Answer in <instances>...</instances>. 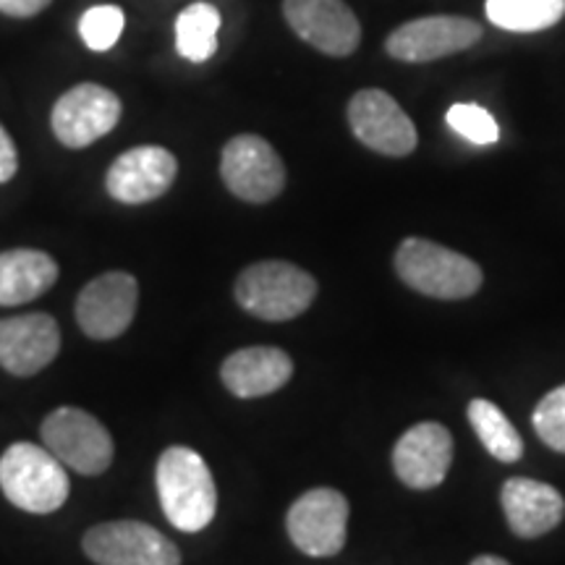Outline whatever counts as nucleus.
I'll list each match as a JSON object with an SVG mask.
<instances>
[{"instance_id": "nucleus-1", "label": "nucleus", "mask_w": 565, "mask_h": 565, "mask_svg": "<svg viewBox=\"0 0 565 565\" xmlns=\"http://www.w3.org/2000/svg\"><path fill=\"white\" fill-rule=\"evenodd\" d=\"M158 494L166 519L181 532H202L212 524L217 511L215 479L210 466L196 450L173 445L158 461Z\"/></svg>"}, {"instance_id": "nucleus-2", "label": "nucleus", "mask_w": 565, "mask_h": 565, "mask_svg": "<svg viewBox=\"0 0 565 565\" xmlns=\"http://www.w3.org/2000/svg\"><path fill=\"white\" fill-rule=\"evenodd\" d=\"M393 265L408 288L443 301L469 299L484 280L482 267L475 259L419 236L406 238L395 249Z\"/></svg>"}, {"instance_id": "nucleus-3", "label": "nucleus", "mask_w": 565, "mask_h": 565, "mask_svg": "<svg viewBox=\"0 0 565 565\" xmlns=\"http://www.w3.org/2000/svg\"><path fill=\"white\" fill-rule=\"evenodd\" d=\"M238 307L267 322H286L307 312L317 296V280L301 267L282 259H265L238 275Z\"/></svg>"}, {"instance_id": "nucleus-4", "label": "nucleus", "mask_w": 565, "mask_h": 565, "mask_svg": "<svg viewBox=\"0 0 565 565\" xmlns=\"http://www.w3.org/2000/svg\"><path fill=\"white\" fill-rule=\"evenodd\" d=\"M66 466L45 445L13 443L0 456V490L26 513H53L68 500Z\"/></svg>"}, {"instance_id": "nucleus-5", "label": "nucleus", "mask_w": 565, "mask_h": 565, "mask_svg": "<svg viewBox=\"0 0 565 565\" xmlns=\"http://www.w3.org/2000/svg\"><path fill=\"white\" fill-rule=\"evenodd\" d=\"M42 443L63 466L79 471L84 477H97L113 461V437L103 422L82 412V408L63 406L47 414L42 422Z\"/></svg>"}, {"instance_id": "nucleus-6", "label": "nucleus", "mask_w": 565, "mask_h": 565, "mask_svg": "<svg viewBox=\"0 0 565 565\" xmlns=\"http://www.w3.org/2000/svg\"><path fill=\"white\" fill-rule=\"evenodd\" d=\"M221 175L233 196L252 204L273 202L286 189L280 154L257 134H238L223 147Z\"/></svg>"}, {"instance_id": "nucleus-7", "label": "nucleus", "mask_w": 565, "mask_h": 565, "mask_svg": "<svg viewBox=\"0 0 565 565\" xmlns=\"http://www.w3.org/2000/svg\"><path fill=\"white\" fill-rule=\"evenodd\" d=\"M482 40V24L469 17L437 13L401 24L385 40V51L401 63H429L463 53Z\"/></svg>"}, {"instance_id": "nucleus-8", "label": "nucleus", "mask_w": 565, "mask_h": 565, "mask_svg": "<svg viewBox=\"0 0 565 565\" xmlns=\"http://www.w3.org/2000/svg\"><path fill=\"white\" fill-rule=\"evenodd\" d=\"M124 105L118 95L103 84H76L53 105L51 126L55 139L68 150H84L95 145L121 121Z\"/></svg>"}, {"instance_id": "nucleus-9", "label": "nucleus", "mask_w": 565, "mask_h": 565, "mask_svg": "<svg viewBox=\"0 0 565 565\" xmlns=\"http://www.w3.org/2000/svg\"><path fill=\"white\" fill-rule=\"evenodd\" d=\"M349 500L330 487L303 492L288 508L286 529L288 536L303 555L330 557L338 555L349 534Z\"/></svg>"}, {"instance_id": "nucleus-10", "label": "nucleus", "mask_w": 565, "mask_h": 565, "mask_svg": "<svg viewBox=\"0 0 565 565\" xmlns=\"http://www.w3.org/2000/svg\"><path fill=\"white\" fill-rule=\"evenodd\" d=\"M349 126L366 150L385 158H406L419 145L414 121L385 89H359L349 103Z\"/></svg>"}, {"instance_id": "nucleus-11", "label": "nucleus", "mask_w": 565, "mask_h": 565, "mask_svg": "<svg viewBox=\"0 0 565 565\" xmlns=\"http://www.w3.org/2000/svg\"><path fill=\"white\" fill-rule=\"evenodd\" d=\"M84 553L97 565H181L179 547L141 521H108L84 534Z\"/></svg>"}, {"instance_id": "nucleus-12", "label": "nucleus", "mask_w": 565, "mask_h": 565, "mask_svg": "<svg viewBox=\"0 0 565 565\" xmlns=\"http://www.w3.org/2000/svg\"><path fill=\"white\" fill-rule=\"evenodd\" d=\"M282 17L307 45L330 58L359 51L362 24L345 0H282Z\"/></svg>"}, {"instance_id": "nucleus-13", "label": "nucleus", "mask_w": 565, "mask_h": 565, "mask_svg": "<svg viewBox=\"0 0 565 565\" xmlns=\"http://www.w3.org/2000/svg\"><path fill=\"white\" fill-rule=\"evenodd\" d=\"M139 286L129 273H105L89 280L76 299V322L92 341H113L129 330L137 312Z\"/></svg>"}, {"instance_id": "nucleus-14", "label": "nucleus", "mask_w": 565, "mask_h": 565, "mask_svg": "<svg viewBox=\"0 0 565 565\" xmlns=\"http://www.w3.org/2000/svg\"><path fill=\"white\" fill-rule=\"evenodd\" d=\"M454 463V437L437 422H419L398 437L393 448V471L412 490L440 487Z\"/></svg>"}, {"instance_id": "nucleus-15", "label": "nucleus", "mask_w": 565, "mask_h": 565, "mask_svg": "<svg viewBox=\"0 0 565 565\" xmlns=\"http://www.w3.org/2000/svg\"><path fill=\"white\" fill-rule=\"evenodd\" d=\"M179 162L166 147H134L113 160L105 175V189L116 202L145 204L160 200L173 186Z\"/></svg>"}, {"instance_id": "nucleus-16", "label": "nucleus", "mask_w": 565, "mask_h": 565, "mask_svg": "<svg viewBox=\"0 0 565 565\" xmlns=\"http://www.w3.org/2000/svg\"><path fill=\"white\" fill-rule=\"evenodd\" d=\"M61 351V330L51 315H21L0 320V366L17 377L45 370Z\"/></svg>"}, {"instance_id": "nucleus-17", "label": "nucleus", "mask_w": 565, "mask_h": 565, "mask_svg": "<svg viewBox=\"0 0 565 565\" xmlns=\"http://www.w3.org/2000/svg\"><path fill=\"white\" fill-rule=\"evenodd\" d=\"M505 521L511 532L521 540L553 532L565 515V500L553 484L536 482L526 477H511L500 490Z\"/></svg>"}, {"instance_id": "nucleus-18", "label": "nucleus", "mask_w": 565, "mask_h": 565, "mask_svg": "<svg viewBox=\"0 0 565 565\" xmlns=\"http://www.w3.org/2000/svg\"><path fill=\"white\" fill-rule=\"evenodd\" d=\"M294 362L286 351L275 345H252L231 353L223 362V385L236 398H263L280 391L291 380Z\"/></svg>"}, {"instance_id": "nucleus-19", "label": "nucleus", "mask_w": 565, "mask_h": 565, "mask_svg": "<svg viewBox=\"0 0 565 565\" xmlns=\"http://www.w3.org/2000/svg\"><path fill=\"white\" fill-rule=\"evenodd\" d=\"M58 280V265L47 252H0V307H19L51 291Z\"/></svg>"}, {"instance_id": "nucleus-20", "label": "nucleus", "mask_w": 565, "mask_h": 565, "mask_svg": "<svg viewBox=\"0 0 565 565\" xmlns=\"http://www.w3.org/2000/svg\"><path fill=\"white\" fill-rule=\"evenodd\" d=\"M221 11L212 3H192L175 19V51L181 58L204 63L217 53V32H221Z\"/></svg>"}, {"instance_id": "nucleus-21", "label": "nucleus", "mask_w": 565, "mask_h": 565, "mask_svg": "<svg viewBox=\"0 0 565 565\" xmlns=\"http://www.w3.org/2000/svg\"><path fill=\"white\" fill-rule=\"evenodd\" d=\"M487 19L508 32H542L565 17V0H487Z\"/></svg>"}, {"instance_id": "nucleus-22", "label": "nucleus", "mask_w": 565, "mask_h": 565, "mask_svg": "<svg viewBox=\"0 0 565 565\" xmlns=\"http://www.w3.org/2000/svg\"><path fill=\"white\" fill-rule=\"evenodd\" d=\"M469 422L475 433L490 456L503 463H513L524 456V440H521L519 429L513 427L511 419L500 412L492 401L477 398L469 404Z\"/></svg>"}, {"instance_id": "nucleus-23", "label": "nucleus", "mask_w": 565, "mask_h": 565, "mask_svg": "<svg viewBox=\"0 0 565 565\" xmlns=\"http://www.w3.org/2000/svg\"><path fill=\"white\" fill-rule=\"evenodd\" d=\"M126 30V13L124 9L113 3L92 6L82 13L79 19V34L84 45L95 53H108L118 45L121 34Z\"/></svg>"}, {"instance_id": "nucleus-24", "label": "nucleus", "mask_w": 565, "mask_h": 565, "mask_svg": "<svg viewBox=\"0 0 565 565\" xmlns=\"http://www.w3.org/2000/svg\"><path fill=\"white\" fill-rule=\"evenodd\" d=\"M445 121L454 129L458 137H463L471 145H494L500 139L498 121L490 116V110H484L482 105L475 103H456L450 105V110L445 113Z\"/></svg>"}, {"instance_id": "nucleus-25", "label": "nucleus", "mask_w": 565, "mask_h": 565, "mask_svg": "<svg viewBox=\"0 0 565 565\" xmlns=\"http://www.w3.org/2000/svg\"><path fill=\"white\" fill-rule=\"evenodd\" d=\"M534 433L547 448L565 454V385L550 391L532 414Z\"/></svg>"}, {"instance_id": "nucleus-26", "label": "nucleus", "mask_w": 565, "mask_h": 565, "mask_svg": "<svg viewBox=\"0 0 565 565\" xmlns=\"http://www.w3.org/2000/svg\"><path fill=\"white\" fill-rule=\"evenodd\" d=\"M19 171V154H17V145L9 137V131L3 129L0 124V183L11 181Z\"/></svg>"}, {"instance_id": "nucleus-27", "label": "nucleus", "mask_w": 565, "mask_h": 565, "mask_svg": "<svg viewBox=\"0 0 565 565\" xmlns=\"http://www.w3.org/2000/svg\"><path fill=\"white\" fill-rule=\"evenodd\" d=\"M51 3L53 0H0V13L11 19H30L45 11Z\"/></svg>"}, {"instance_id": "nucleus-28", "label": "nucleus", "mask_w": 565, "mask_h": 565, "mask_svg": "<svg viewBox=\"0 0 565 565\" xmlns=\"http://www.w3.org/2000/svg\"><path fill=\"white\" fill-rule=\"evenodd\" d=\"M471 565H511L505 561V557H498V555H479L471 561Z\"/></svg>"}]
</instances>
